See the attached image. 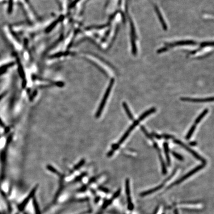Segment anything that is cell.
<instances>
[{
    "mask_svg": "<svg viewBox=\"0 0 214 214\" xmlns=\"http://www.w3.org/2000/svg\"><path fill=\"white\" fill-rule=\"evenodd\" d=\"M114 82H115L114 78H111L109 86H108V88H107L106 91L105 93L103 99L101 102L100 105H99L97 111L95 114V117L96 118H99L101 116V115L103 109H104V107L105 106L107 100L109 97V95L110 94L111 89H112L113 85H114Z\"/></svg>",
    "mask_w": 214,
    "mask_h": 214,
    "instance_id": "cell-1",
    "label": "cell"
},
{
    "mask_svg": "<svg viewBox=\"0 0 214 214\" xmlns=\"http://www.w3.org/2000/svg\"><path fill=\"white\" fill-rule=\"evenodd\" d=\"M139 122H139V120H137L134 121V123H133V124L128 128V130L126 131V132L124 133V135L122 137V138H120V141H119L116 144H114L111 145V147H112V149H111V150H112L114 151H115V150H116L119 148L120 146L125 141V139H127L128 136H129L131 132L133 130L134 128L136 127L138 124H139Z\"/></svg>",
    "mask_w": 214,
    "mask_h": 214,
    "instance_id": "cell-2",
    "label": "cell"
},
{
    "mask_svg": "<svg viewBox=\"0 0 214 214\" xmlns=\"http://www.w3.org/2000/svg\"><path fill=\"white\" fill-rule=\"evenodd\" d=\"M174 142L175 144H178V145L183 147V148H184L188 152L191 153L196 159L202 162L203 164H206V163H207V161L205 159H204L203 157H202L201 156L199 155L198 153L196 152L195 151L193 150V149H191L190 147L186 145L184 143H183V142L181 141L180 140H178V139H174Z\"/></svg>",
    "mask_w": 214,
    "mask_h": 214,
    "instance_id": "cell-3",
    "label": "cell"
},
{
    "mask_svg": "<svg viewBox=\"0 0 214 214\" xmlns=\"http://www.w3.org/2000/svg\"><path fill=\"white\" fill-rule=\"evenodd\" d=\"M205 164H201L200 165L197 166L196 168H194L193 170H190V172H188L187 174H185L183 177H182V178H180V179L177 180V182H175V183H174L173 184L170 185L169 187H173V185L179 184L180 183L183 182L185 179H187L188 178H189V177H191V176H192L193 174H195L196 173L199 171L200 170L203 169V168L205 167Z\"/></svg>",
    "mask_w": 214,
    "mask_h": 214,
    "instance_id": "cell-4",
    "label": "cell"
},
{
    "mask_svg": "<svg viewBox=\"0 0 214 214\" xmlns=\"http://www.w3.org/2000/svg\"><path fill=\"white\" fill-rule=\"evenodd\" d=\"M180 100L185 102H196V103H202V102H210L214 101V98L208 97L205 98H192L189 97H182L180 98Z\"/></svg>",
    "mask_w": 214,
    "mask_h": 214,
    "instance_id": "cell-5",
    "label": "cell"
},
{
    "mask_svg": "<svg viewBox=\"0 0 214 214\" xmlns=\"http://www.w3.org/2000/svg\"><path fill=\"white\" fill-rule=\"evenodd\" d=\"M196 45L195 42L191 41V40H187V41H179L175 42L166 44V47L168 48V47H173L174 46H184V45Z\"/></svg>",
    "mask_w": 214,
    "mask_h": 214,
    "instance_id": "cell-6",
    "label": "cell"
},
{
    "mask_svg": "<svg viewBox=\"0 0 214 214\" xmlns=\"http://www.w3.org/2000/svg\"><path fill=\"white\" fill-rule=\"evenodd\" d=\"M154 8H155V10L157 15H158V18H159V20H160V21L162 25V27H163V29L165 30H167V29H168L167 25H166V24L165 21L164 20V18H163V16L162 15L160 11L159 10V8H158L156 6H154Z\"/></svg>",
    "mask_w": 214,
    "mask_h": 214,
    "instance_id": "cell-7",
    "label": "cell"
},
{
    "mask_svg": "<svg viewBox=\"0 0 214 214\" xmlns=\"http://www.w3.org/2000/svg\"><path fill=\"white\" fill-rule=\"evenodd\" d=\"M164 146V152L165 154L166 158V163L168 164V166H170L171 165V161L169 155V144L168 143L164 142L163 144Z\"/></svg>",
    "mask_w": 214,
    "mask_h": 214,
    "instance_id": "cell-8",
    "label": "cell"
},
{
    "mask_svg": "<svg viewBox=\"0 0 214 214\" xmlns=\"http://www.w3.org/2000/svg\"><path fill=\"white\" fill-rule=\"evenodd\" d=\"M156 111V109L155 108H151L148 110L145 111L143 114H142L141 115H140V117L138 119V120H139V122H141L142 120H143L144 119L147 118V116H149L151 114L155 113Z\"/></svg>",
    "mask_w": 214,
    "mask_h": 214,
    "instance_id": "cell-9",
    "label": "cell"
},
{
    "mask_svg": "<svg viewBox=\"0 0 214 214\" xmlns=\"http://www.w3.org/2000/svg\"><path fill=\"white\" fill-rule=\"evenodd\" d=\"M158 153V155H159V159L160 161L161 164L162 170V173L164 175H165L167 173V170H166V165L163 159V156L162 155L161 153L160 149H159L157 150Z\"/></svg>",
    "mask_w": 214,
    "mask_h": 214,
    "instance_id": "cell-10",
    "label": "cell"
},
{
    "mask_svg": "<svg viewBox=\"0 0 214 214\" xmlns=\"http://www.w3.org/2000/svg\"><path fill=\"white\" fill-rule=\"evenodd\" d=\"M163 186H164V184H161V185H159L156 187L153 188L152 189H150V190H148V191L143 192L142 193H141L140 195L141 196H146L150 195V194L154 193V192H155L157 191L158 190L161 189L163 187Z\"/></svg>",
    "mask_w": 214,
    "mask_h": 214,
    "instance_id": "cell-11",
    "label": "cell"
},
{
    "mask_svg": "<svg viewBox=\"0 0 214 214\" xmlns=\"http://www.w3.org/2000/svg\"><path fill=\"white\" fill-rule=\"evenodd\" d=\"M123 107L124 108V110H125V113L127 114V115L128 116L129 119H130V120H134L133 115H132V114L131 113V111H130V110H129V108H128V104L125 102H123Z\"/></svg>",
    "mask_w": 214,
    "mask_h": 214,
    "instance_id": "cell-12",
    "label": "cell"
},
{
    "mask_svg": "<svg viewBox=\"0 0 214 214\" xmlns=\"http://www.w3.org/2000/svg\"><path fill=\"white\" fill-rule=\"evenodd\" d=\"M208 109H205V110H204L202 111V113H201L200 115H199V116L197 118V119H196L195 121V124H199V123H200V122L201 120H202V119L204 118V116L206 115L208 113Z\"/></svg>",
    "mask_w": 214,
    "mask_h": 214,
    "instance_id": "cell-13",
    "label": "cell"
},
{
    "mask_svg": "<svg viewBox=\"0 0 214 214\" xmlns=\"http://www.w3.org/2000/svg\"><path fill=\"white\" fill-rule=\"evenodd\" d=\"M130 184H129V179L128 178H127L125 180V192L126 194L128 196V200H130L131 199L130 198Z\"/></svg>",
    "mask_w": 214,
    "mask_h": 214,
    "instance_id": "cell-14",
    "label": "cell"
},
{
    "mask_svg": "<svg viewBox=\"0 0 214 214\" xmlns=\"http://www.w3.org/2000/svg\"><path fill=\"white\" fill-rule=\"evenodd\" d=\"M196 128V125L195 124H193L191 128H190V129H189V131L188 132L187 134L186 137H185L187 140H189L190 138L191 137L194 131L195 130Z\"/></svg>",
    "mask_w": 214,
    "mask_h": 214,
    "instance_id": "cell-15",
    "label": "cell"
},
{
    "mask_svg": "<svg viewBox=\"0 0 214 214\" xmlns=\"http://www.w3.org/2000/svg\"><path fill=\"white\" fill-rule=\"evenodd\" d=\"M140 128H141V129L142 131L144 133V134L148 138V139L154 142V140H153V138L152 136V135L149 134L148 132L147 131L145 127H144V126H143V125H141V126H140Z\"/></svg>",
    "mask_w": 214,
    "mask_h": 214,
    "instance_id": "cell-16",
    "label": "cell"
},
{
    "mask_svg": "<svg viewBox=\"0 0 214 214\" xmlns=\"http://www.w3.org/2000/svg\"><path fill=\"white\" fill-rule=\"evenodd\" d=\"M85 163V160L84 159H82L79 161V163L77 164L75 166H74V169L75 170L79 169V168H81L83 165H84Z\"/></svg>",
    "mask_w": 214,
    "mask_h": 214,
    "instance_id": "cell-17",
    "label": "cell"
},
{
    "mask_svg": "<svg viewBox=\"0 0 214 214\" xmlns=\"http://www.w3.org/2000/svg\"><path fill=\"white\" fill-rule=\"evenodd\" d=\"M213 45H214L213 42H204L201 43L200 48L202 49L206 47L213 46Z\"/></svg>",
    "mask_w": 214,
    "mask_h": 214,
    "instance_id": "cell-18",
    "label": "cell"
},
{
    "mask_svg": "<svg viewBox=\"0 0 214 214\" xmlns=\"http://www.w3.org/2000/svg\"><path fill=\"white\" fill-rule=\"evenodd\" d=\"M46 168L47 169L50 170V172H52V173H55V174H59V173L58 172V170H57L55 168L53 167L52 166L50 165H47Z\"/></svg>",
    "mask_w": 214,
    "mask_h": 214,
    "instance_id": "cell-19",
    "label": "cell"
},
{
    "mask_svg": "<svg viewBox=\"0 0 214 214\" xmlns=\"http://www.w3.org/2000/svg\"><path fill=\"white\" fill-rule=\"evenodd\" d=\"M172 155L176 159H178L179 161H183V158L182 155H180V154H178L177 152H172Z\"/></svg>",
    "mask_w": 214,
    "mask_h": 214,
    "instance_id": "cell-20",
    "label": "cell"
},
{
    "mask_svg": "<svg viewBox=\"0 0 214 214\" xmlns=\"http://www.w3.org/2000/svg\"><path fill=\"white\" fill-rule=\"evenodd\" d=\"M37 93V90H35L33 92L32 94L29 96V100H30V102H32L33 101L34 97L36 96Z\"/></svg>",
    "mask_w": 214,
    "mask_h": 214,
    "instance_id": "cell-21",
    "label": "cell"
},
{
    "mask_svg": "<svg viewBox=\"0 0 214 214\" xmlns=\"http://www.w3.org/2000/svg\"><path fill=\"white\" fill-rule=\"evenodd\" d=\"M162 137L165 139L166 140H169V139H173L174 138V136H173V135H170V134H164L162 135Z\"/></svg>",
    "mask_w": 214,
    "mask_h": 214,
    "instance_id": "cell-22",
    "label": "cell"
},
{
    "mask_svg": "<svg viewBox=\"0 0 214 214\" xmlns=\"http://www.w3.org/2000/svg\"><path fill=\"white\" fill-rule=\"evenodd\" d=\"M151 135H152L153 136L155 137L156 139H158V140H161V139L162 138V137L161 135H160V134H157L155 132H152Z\"/></svg>",
    "mask_w": 214,
    "mask_h": 214,
    "instance_id": "cell-23",
    "label": "cell"
},
{
    "mask_svg": "<svg viewBox=\"0 0 214 214\" xmlns=\"http://www.w3.org/2000/svg\"><path fill=\"white\" fill-rule=\"evenodd\" d=\"M13 9V0H10L9 1V13H11V10Z\"/></svg>",
    "mask_w": 214,
    "mask_h": 214,
    "instance_id": "cell-24",
    "label": "cell"
},
{
    "mask_svg": "<svg viewBox=\"0 0 214 214\" xmlns=\"http://www.w3.org/2000/svg\"><path fill=\"white\" fill-rule=\"evenodd\" d=\"M55 84L56 86H57L59 87H63V86H64V85H65L64 83L61 82H57L55 83Z\"/></svg>",
    "mask_w": 214,
    "mask_h": 214,
    "instance_id": "cell-25",
    "label": "cell"
},
{
    "mask_svg": "<svg viewBox=\"0 0 214 214\" xmlns=\"http://www.w3.org/2000/svg\"><path fill=\"white\" fill-rule=\"evenodd\" d=\"M114 152H115V151L111 150L110 151L108 152V154H107V156L108 157H111L113 155Z\"/></svg>",
    "mask_w": 214,
    "mask_h": 214,
    "instance_id": "cell-26",
    "label": "cell"
},
{
    "mask_svg": "<svg viewBox=\"0 0 214 214\" xmlns=\"http://www.w3.org/2000/svg\"><path fill=\"white\" fill-rule=\"evenodd\" d=\"M27 80H25V79H24L23 81V84H22V86H23V88H25L27 86Z\"/></svg>",
    "mask_w": 214,
    "mask_h": 214,
    "instance_id": "cell-27",
    "label": "cell"
},
{
    "mask_svg": "<svg viewBox=\"0 0 214 214\" xmlns=\"http://www.w3.org/2000/svg\"><path fill=\"white\" fill-rule=\"evenodd\" d=\"M197 143L196 141H192L189 143V145L192 146H195L197 145Z\"/></svg>",
    "mask_w": 214,
    "mask_h": 214,
    "instance_id": "cell-28",
    "label": "cell"
},
{
    "mask_svg": "<svg viewBox=\"0 0 214 214\" xmlns=\"http://www.w3.org/2000/svg\"><path fill=\"white\" fill-rule=\"evenodd\" d=\"M6 94V93H4V94H2V95H0V100H1L2 98L4 97V96H5Z\"/></svg>",
    "mask_w": 214,
    "mask_h": 214,
    "instance_id": "cell-29",
    "label": "cell"
},
{
    "mask_svg": "<svg viewBox=\"0 0 214 214\" xmlns=\"http://www.w3.org/2000/svg\"><path fill=\"white\" fill-rule=\"evenodd\" d=\"M0 125L3 126V127L4 126V124H3V122H2V120H0Z\"/></svg>",
    "mask_w": 214,
    "mask_h": 214,
    "instance_id": "cell-30",
    "label": "cell"
},
{
    "mask_svg": "<svg viewBox=\"0 0 214 214\" xmlns=\"http://www.w3.org/2000/svg\"><path fill=\"white\" fill-rule=\"evenodd\" d=\"M174 214H178V211L177 210H175L174 211Z\"/></svg>",
    "mask_w": 214,
    "mask_h": 214,
    "instance_id": "cell-31",
    "label": "cell"
}]
</instances>
